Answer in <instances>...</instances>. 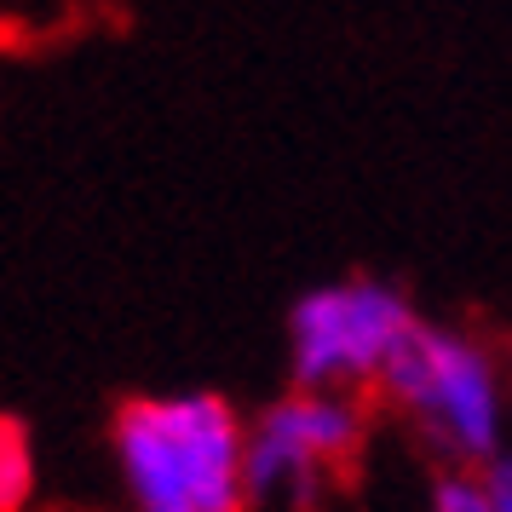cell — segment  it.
Listing matches in <instances>:
<instances>
[{"mask_svg":"<svg viewBox=\"0 0 512 512\" xmlns=\"http://www.w3.org/2000/svg\"><path fill=\"white\" fill-rule=\"evenodd\" d=\"M133 512H248V420L219 392L127 397L110 420Z\"/></svg>","mask_w":512,"mask_h":512,"instance_id":"1","label":"cell"},{"mask_svg":"<svg viewBox=\"0 0 512 512\" xmlns=\"http://www.w3.org/2000/svg\"><path fill=\"white\" fill-rule=\"evenodd\" d=\"M374 392L443 466H484L512 443V386L501 357L449 323L420 317Z\"/></svg>","mask_w":512,"mask_h":512,"instance_id":"2","label":"cell"},{"mask_svg":"<svg viewBox=\"0 0 512 512\" xmlns=\"http://www.w3.org/2000/svg\"><path fill=\"white\" fill-rule=\"evenodd\" d=\"M420 328L415 300L386 277L317 282L288 305V380L300 392L380 386L403 340Z\"/></svg>","mask_w":512,"mask_h":512,"instance_id":"3","label":"cell"},{"mask_svg":"<svg viewBox=\"0 0 512 512\" xmlns=\"http://www.w3.org/2000/svg\"><path fill=\"white\" fill-rule=\"evenodd\" d=\"M369 438V415L351 392H294L265 403L248 420V507L317 512L328 478L357 461Z\"/></svg>","mask_w":512,"mask_h":512,"instance_id":"4","label":"cell"},{"mask_svg":"<svg viewBox=\"0 0 512 512\" xmlns=\"http://www.w3.org/2000/svg\"><path fill=\"white\" fill-rule=\"evenodd\" d=\"M35 432L18 415H0V512H24L35 501Z\"/></svg>","mask_w":512,"mask_h":512,"instance_id":"5","label":"cell"},{"mask_svg":"<svg viewBox=\"0 0 512 512\" xmlns=\"http://www.w3.org/2000/svg\"><path fill=\"white\" fill-rule=\"evenodd\" d=\"M426 512H495L478 466H443L426 484Z\"/></svg>","mask_w":512,"mask_h":512,"instance_id":"6","label":"cell"},{"mask_svg":"<svg viewBox=\"0 0 512 512\" xmlns=\"http://www.w3.org/2000/svg\"><path fill=\"white\" fill-rule=\"evenodd\" d=\"M478 478H484L489 501H495V512H512V443L495 455V461L478 466Z\"/></svg>","mask_w":512,"mask_h":512,"instance_id":"7","label":"cell"}]
</instances>
